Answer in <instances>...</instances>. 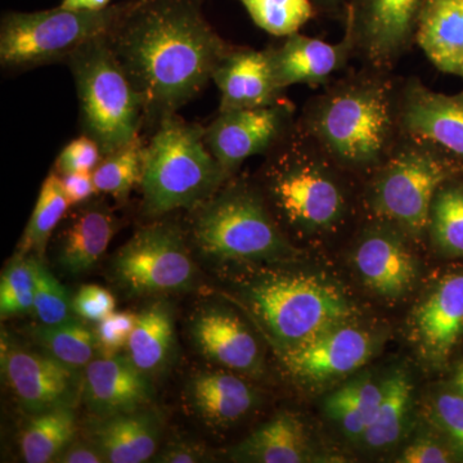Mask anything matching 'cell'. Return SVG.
Segmentation results:
<instances>
[{"label":"cell","mask_w":463,"mask_h":463,"mask_svg":"<svg viewBox=\"0 0 463 463\" xmlns=\"http://www.w3.org/2000/svg\"><path fill=\"white\" fill-rule=\"evenodd\" d=\"M154 395L148 374L129 356L99 355L84 368L83 401L99 419L147 408Z\"/></svg>","instance_id":"ac0fdd59"},{"label":"cell","mask_w":463,"mask_h":463,"mask_svg":"<svg viewBox=\"0 0 463 463\" xmlns=\"http://www.w3.org/2000/svg\"><path fill=\"white\" fill-rule=\"evenodd\" d=\"M428 0H349L345 35L362 66L392 70L416 45V33Z\"/></svg>","instance_id":"8fae6325"},{"label":"cell","mask_w":463,"mask_h":463,"mask_svg":"<svg viewBox=\"0 0 463 463\" xmlns=\"http://www.w3.org/2000/svg\"><path fill=\"white\" fill-rule=\"evenodd\" d=\"M399 90L392 70L361 65L307 99L298 125L326 156L364 182L403 136Z\"/></svg>","instance_id":"7a4b0ae2"},{"label":"cell","mask_w":463,"mask_h":463,"mask_svg":"<svg viewBox=\"0 0 463 463\" xmlns=\"http://www.w3.org/2000/svg\"><path fill=\"white\" fill-rule=\"evenodd\" d=\"M2 370L18 404L30 416L75 408L83 401L84 371L69 367L48 353L3 339Z\"/></svg>","instance_id":"4fadbf2b"},{"label":"cell","mask_w":463,"mask_h":463,"mask_svg":"<svg viewBox=\"0 0 463 463\" xmlns=\"http://www.w3.org/2000/svg\"><path fill=\"white\" fill-rule=\"evenodd\" d=\"M111 0H62L60 7L70 11H102L109 7Z\"/></svg>","instance_id":"7dc6e473"},{"label":"cell","mask_w":463,"mask_h":463,"mask_svg":"<svg viewBox=\"0 0 463 463\" xmlns=\"http://www.w3.org/2000/svg\"><path fill=\"white\" fill-rule=\"evenodd\" d=\"M70 207L71 205L63 191L60 174L51 173L43 183L32 218L18 246V252L24 255L33 252L35 257L44 258L52 234Z\"/></svg>","instance_id":"1f68e13d"},{"label":"cell","mask_w":463,"mask_h":463,"mask_svg":"<svg viewBox=\"0 0 463 463\" xmlns=\"http://www.w3.org/2000/svg\"><path fill=\"white\" fill-rule=\"evenodd\" d=\"M205 458V449L194 441L176 440L167 444L156 456L154 462L160 463H196Z\"/></svg>","instance_id":"ee69618b"},{"label":"cell","mask_w":463,"mask_h":463,"mask_svg":"<svg viewBox=\"0 0 463 463\" xmlns=\"http://www.w3.org/2000/svg\"><path fill=\"white\" fill-rule=\"evenodd\" d=\"M75 408H56L33 414L20 435V449L27 463L56 462L75 440Z\"/></svg>","instance_id":"f546056e"},{"label":"cell","mask_w":463,"mask_h":463,"mask_svg":"<svg viewBox=\"0 0 463 463\" xmlns=\"http://www.w3.org/2000/svg\"><path fill=\"white\" fill-rule=\"evenodd\" d=\"M115 298L108 289L97 285L83 286L72 298V309L79 318L99 322L114 312Z\"/></svg>","instance_id":"60d3db41"},{"label":"cell","mask_w":463,"mask_h":463,"mask_svg":"<svg viewBox=\"0 0 463 463\" xmlns=\"http://www.w3.org/2000/svg\"><path fill=\"white\" fill-rule=\"evenodd\" d=\"M146 145L141 137L105 155L94 169L93 181L99 194H109L124 203L134 188L141 185L145 170Z\"/></svg>","instance_id":"836d02e7"},{"label":"cell","mask_w":463,"mask_h":463,"mask_svg":"<svg viewBox=\"0 0 463 463\" xmlns=\"http://www.w3.org/2000/svg\"><path fill=\"white\" fill-rule=\"evenodd\" d=\"M249 301L279 349L307 343L354 316L344 292L316 274L268 277L250 288Z\"/></svg>","instance_id":"ba28073f"},{"label":"cell","mask_w":463,"mask_h":463,"mask_svg":"<svg viewBox=\"0 0 463 463\" xmlns=\"http://www.w3.org/2000/svg\"><path fill=\"white\" fill-rule=\"evenodd\" d=\"M192 340L201 354L241 373L261 371L260 349L254 335L239 317L223 307H206L194 316Z\"/></svg>","instance_id":"44dd1931"},{"label":"cell","mask_w":463,"mask_h":463,"mask_svg":"<svg viewBox=\"0 0 463 463\" xmlns=\"http://www.w3.org/2000/svg\"><path fill=\"white\" fill-rule=\"evenodd\" d=\"M255 25L277 38L298 33L317 16L312 0H240Z\"/></svg>","instance_id":"e575fe53"},{"label":"cell","mask_w":463,"mask_h":463,"mask_svg":"<svg viewBox=\"0 0 463 463\" xmlns=\"http://www.w3.org/2000/svg\"><path fill=\"white\" fill-rule=\"evenodd\" d=\"M118 231V221L102 201L79 205L57 241L58 265L66 273L79 276L99 263Z\"/></svg>","instance_id":"7402d4cb"},{"label":"cell","mask_w":463,"mask_h":463,"mask_svg":"<svg viewBox=\"0 0 463 463\" xmlns=\"http://www.w3.org/2000/svg\"><path fill=\"white\" fill-rule=\"evenodd\" d=\"M106 36L85 43L65 62L75 80L81 132L97 142L103 156L139 138L146 125L141 94Z\"/></svg>","instance_id":"52a82bcc"},{"label":"cell","mask_w":463,"mask_h":463,"mask_svg":"<svg viewBox=\"0 0 463 463\" xmlns=\"http://www.w3.org/2000/svg\"><path fill=\"white\" fill-rule=\"evenodd\" d=\"M461 174L463 164L446 149L403 134L389 157L362 182L365 218L394 225L412 241L422 240L439 188Z\"/></svg>","instance_id":"277c9868"},{"label":"cell","mask_w":463,"mask_h":463,"mask_svg":"<svg viewBox=\"0 0 463 463\" xmlns=\"http://www.w3.org/2000/svg\"><path fill=\"white\" fill-rule=\"evenodd\" d=\"M383 386L379 411L359 441L371 450H386L401 440L412 405L413 383L404 370L394 371Z\"/></svg>","instance_id":"f1b7e54d"},{"label":"cell","mask_w":463,"mask_h":463,"mask_svg":"<svg viewBox=\"0 0 463 463\" xmlns=\"http://www.w3.org/2000/svg\"><path fill=\"white\" fill-rule=\"evenodd\" d=\"M35 274L32 255L16 252L0 279V315L2 319L33 312Z\"/></svg>","instance_id":"d590c367"},{"label":"cell","mask_w":463,"mask_h":463,"mask_svg":"<svg viewBox=\"0 0 463 463\" xmlns=\"http://www.w3.org/2000/svg\"><path fill=\"white\" fill-rule=\"evenodd\" d=\"M102 158V149L97 142L83 134L61 151L56 170L58 174L93 173Z\"/></svg>","instance_id":"ab89813d"},{"label":"cell","mask_w":463,"mask_h":463,"mask_svg":"<svg viewBox=\"0 0 463 463\" xmlns=\"http://www.w3.org/2000/svg\"><path fill=\"white\" fill-rule=\"evenodd\" d=\"M453 390L463 395V364L459 365L453 377Z\"/></svg>","instance_id":"c3c4849f"},{"label":"cell","mask_w":463,"mask_h":463,"mask_svg":"<svg viewBox=\"0 0 463 463\" xmlns=\"http://www.w3.org/2000/svg\"><path fill=\"white\" fill-rule=\"evenodd\" d=\"M232 458L240 462L304 463L312 461L313 452L304 423L295 414L282 412L234 448Z\"/></svg>","instance_id":"d4e9b609"},{"label":"cell","mask_w":463,"mask_h":463,"mask_svg":"<svg viewBox=\"0 0 463 463\" xmlns=\"http://www.w3.org/2000/svg\"><path fill=\"white\" fill-rule=\"evenodd\" d=\"M416 45L435 69L463 80V0H428Z\"/></svg>","instance_id":"cb8c5ba5"},{"label":"cell","mask_w":463,"mask_h":463,"mask_svg":"<svg viewBox=\"0 0 463 463\" xmlns=\"http://www.w3.org/2000/svg\"><path fill=\"white\" fill-rule=\"evenodd\" d=\"M458 458L456 448H448L446 444L429 437L414 439L412 443L402 450L398 462L401 463H448Z\"/></svg>","instance_id":"b9f144b4"},{"label":"cell","mask_w":463,"mask_h":463,"mask_svg":"<svg viewBox=\"0 0 463 463\" xmlns=\"http://www.w3.org/2000/svg\"><path fill=\"white\" fill-rule=\"evenodd\" d=\"M58 463H103L105 457L93 443H80L72 441L69 447L58 457Z\"/></svg>","instance_id":"f6af8a7d"},{"label":"cell","mask_w":463,"mask_h":463,"mask_svg":"<svg viewBox=\"0 0 463 463\" xmlns=\"http://www.w3.org/2000/svg\"><path fill=\"white\" fill-rule=\"evenodd\" d=\"M399 121L403 134L429 139L463 164V91L440 93L416 76L401 79Z\"/></svg>","instance_id":"2e32d148"},{"label":"cell","mask_w":463,"mask_h":463,"mask_svg":"<svg viewBox=\"0 0 463 463\" xmlns=\"http://www.w3.org/2000/svg\"><path fill=\"white\" fill-rule=\"evenodd\" d=\"M112 272L128 295L139 298L190 289L197 274L181 227L158 221L118 250Z\"/></svg>","instance_id":"30bf717a"},{"label":"cell","mask_w":463,"mask_h":463,"mask_svg":"<svg viewBox=\"0 0 463 463\" xmlns=\"http://www.w3.org/2000/svg\"><path fill=\"white\" fill-rule=\"evenodd\" d=\"M312 2L315 5L317 14L343 18L349 0H312Z\"/></svg>","instance_id":"bcb514c9"},{"label":"cell","mask_w":463,"mask_h":463,"mask_svg":"<svg viewBox=\"0 0 463 463\" xmlns=\"http://www.w3.org/2000/svg\"><path fill=\"white\" fill-rule=\"evenodd\" d=\"M136 322L137 315L130 312H112L97 322L94 335L99 354L116 355L127 347Z\"/></svg>","instance_id":"f35d334b"},{"label":"cell","mask_w":463,"mask_h":463,"mask_svg":"<svg viewBox=\"0 0 463 463\" xmlns=\"http://www.w3.org/2000/svg\"><path fill=\"white\" fill-rule=\"evenodd\" d=\"M175 349V323L166 301H156L137 315L127 344L128 356L142 373H161L172 361Z\"/></svg>","instance_id":"4316f807"},{"label":"cell","mask_w":463,"mask_h":463,"mask_svg":"<svg viewBox=\"0 0 463 463\" xmlns=\"http://www.w3.org/2000/svg\"><path fill=\"white\" fill-rule=\"evenodd\" d=\"M219 93V111L267 108L288 99L274 78L267 50L232 45L213 74Z\"/></svg>","instance_id":"d6986e66"},{"label":"cell","mask_w":463,"mask_h":463,"mask_svg":"<svg viewBox=\"0 0 463 463\" xmlns=\"http://www.w3.org/2000/svg\"><path fill=\"white\" fill-rule=\"evenodd\" d=\"M203 0H132L108 42L145 103L146 125L196 99L231 50L203 11Z\"/></svg>","instance_id":"6da1fadb"},{"label":"cell","mask_w":463,"mask_h":463,"mask_svg":"<svg viewBox=\"0 0 463 463\" xmlns=\"http://www.w3.org/2000/svg\"><path fill=\"white\" fill-rule=\"evenodd\" d=\"M267 51L274 78L283 90L292 85H307L313 90L325 87L354 58L352 42L345 33L340 42L327 43L298 32Z\"/></svg>","instance_id":"e0dca14e"},{"label":"cell","mask_w":463,"mask_h":463,"mask_svg":"<svg viewBox=\"0 0 463 463\" xmlns=\"http://www.w3.org/2000/svg\"><path fill=\"white\" fill-rule=\"evenodd\" d=\"M426 237L441 254L463 257V174L439 188L432 200Z\"/></svg>","instance_id":"4dcf8cb0"},{"label":"cell","mask_w":463,"mask_h":463,"mask_svg":"<svg viewBox=\"0 0 463 463\" xmlns=\"http://www.w3.org/2000/svg\"><path fill=\"white\" fill-rule=\"evenodd\" d=\"M33 257V274H35V297H33V313L42 325H60L76 318L72 309V298L69 291L53 273L48 269L43 259Z\"/></svg>","instance_id":"8d00e7d4"},{"label":"cell","mask_w":463,"mask_h":463,"mask_svg":"<svg viewBox=\"0 0 463 463\" xmlns=\"http://www.w3.org/2000/svg\"><path fill=\"white\" fill-rule=\"evenodd\" d=\"M383 394V383L367 376L359 377L326 398V414L339 425L346 438L359 441L373 425Z\"/></svg>","instance_id":"83f0119b"},{"label":"cell","mask_w":463,"mask_h":463,"mask_svg":"<svg viewBox=\"0 0 463 463\" xmlns=\"http://www.w3.org/2000/svg\"><path fill=\"white\" fill-rule=\"evenodd\" d=\"M163 420L149 408L103 417L94 423L90 441L109 463H143L158 452Z\"/></svg>","instance_id":"603a6c76"},{"label":"cell","mask_w":463,"mask_h":463,"mask_svg":"<svg viewBox=\"0 0 463 463\" xmlns=\"http://www.w3.org/2000/svg\"><path fill=\"white\" fill-rule=\"evenodd\" d=\"M188 390L194 410L213 426L239 421L254 408L258 399L245 380L224 371L196 374Z\"/></svg>","instance_id":"484cf974"},{"label":"cell","mask_w":463,"mask_h":463,"mask_svg":"<svg viewBox=\"0 0 463 463\" xmlns=\"http://www.w3.org/2000/svg\"><path fill=\"white\" fill-rule=\"evenodd\" d=\"M61 183L70 205L88 203L97 194L93 173L60 174Z\"/></svg>","instance_id":"7bdbcfd3"},{"label":"cell","mask_w":463,"mask_h":463,"mask_svg":"<svg viewBox=\"0 0 463 463\" xmlns=\"http://www.w3.org/2000/svg\"><path fill=\"white\" fill-rule=\"evenodd\" d=\"M230 178L207 147L205 127L178 114L166 116L146 145L143 214L157 219L176 210L191 212Z\"/></svg>","instance_id":"5b68a950"},{"label":"cell","mask_w":463,"mask_h":463,"mask_svg":"<svg viewBox=\"0 0 463 463\" xmlns=\"http://www.w3.org/2000/svg\"><path fill=\"white\" fill-rule=\"evenodd\" d=\"M127 3L102 11L45 9L8 12L0 24V65L9 71H25L66 62L85 43L108 35Z\"/></svg>","instance_id":"9c48e42d"},{"label":"cell","mask_w":463,"mask_h":463,"mask_svg":"<svg viewBox=\"0 0 463 463\" xmlns=\"http://www.w3.org/2000/svg\"><path fill=\"white\" fill-rule=\"evenodd\" d=\"M376 346L370 331L346 322L300 345L279 349V353L291 376L316 385L361 370L373 359Z\"/></svg>","instance_id":"5bb4252c"},{"label":"cell","mask_w":463,"mask_h":463,"mask_svg":"<svg viewBox=\"0 0 463 463\" xmlns=\"http://www.w3.org/2000/svg\"><path fill=\"white\" fill-rule=\"evenodd\" d=\"M234 175L191 210L194 245L216 260H277L295 252L258 185Z\"/></svg>","instance_id":"8992f818"},{"label":"cell","mask_w":463,"mask_h":463,"mask_svg":"<svg viewBox=\"0 0 463 463\" xmlns=\"http://www.w3.org/2000/svg\"><path fill=\"white\" fill-rule=\"evenodd\" d=\"M350 178L295 125L264 156L259 191L279 227L298 236H327L352 214Z\"/></svg>","instance_id":"3957f363"},{"label":"cell","mask_w":463,"mask_h":463,"mask_svg":"<svg viewBox=\"0 0 463 463\" xmlns=\"http://www.w3.org/2000/svg\"><path fill=\"white\" fill-rule=\"evenodd\" d=\"M353 250L356 272L371 291L385 298L410 292L417 279L416 257L408 245L412 241L394 225L365 218Z\"/></svg>","instance_id":"9a60e30c"},{"label":"cell","mask_w":463,"mask_h":463,"mask_svg":"<svg viewBox=\"0 0 463 463\" xmlns=\"http://www.w3.org/2000/svg\"><path fill=\"white\" fill-rule=\"evenodd\" d=\"M414 340L430 364L449 358L463 334V273L439 279L412 317Z\"/></svg>","instance_id":"ffe728a7"},{"label":"cell","mask_w":463,"mask_h":463,"mask_svg":"<svg viewBox=\"0 0 463 463\" xmlns=\"http://www.w3.org/2000/svg\"><path fill=\"white\" fill-rule=\"evenodd\" d=\"M297 121V106L288 99L267 108L219 111L205 127V142L224 172L233 176L248 158L272 151Z\"/></svg>","instance_id":"7c38bea8"},{"label":"cell","mask_w":463,"mask_h":463,"mask_svg":"<svg viewBox=\"0 0 463 463\" xmlns=\"http://www.w3.org/2000/svg\"><path fill=\"white\" fill-rule=\"evenodd\" d=\"M36 344L43 352L54 356L58 361L84 371V368L96 358V335L80 319H70L60 325H41L32 332Z\"/></svg>","instance_id":"d6a6232c"},{"label":"cell","mask_w":463,"mask_h":463,"mask_svg":"<svg viewBox=\"0 0 463 463\" xmlns=\"http://www.w3.org/2000/svg\"><path fill=\"white\" fill-rule=\"evenodd\" d=\"M430 419L463 453V395L456 390L438 394L431 402Z\"/></svg>","instance_id":"74e56055"}]
</instances>
